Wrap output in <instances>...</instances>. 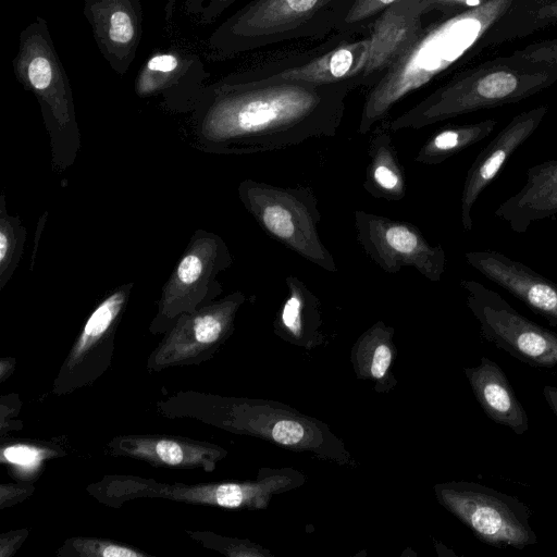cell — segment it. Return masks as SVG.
Instances as JSON below:
<instances>
[{"label": "cell", "mask_w": 557, "mask_h": 557, "mask_svg": "<svg viewBox=\"0 0 557 557\" xmlns=\"http://www.w3.org/2000/svg\"><path fill=\"white\" fill-rule=\"evenodd\" d=\"M359 79L337 84L255 83L235 72L207 84L189 116V144L213 154L278 151L333 137Z\"/></svg>", "instance_id": "6da1fadb"}, {"label": "cell", "mask_w": 557, "mask_h": 557, "mask_svg": "<svg viewBox=\"0 0 557 557\" xmlns=\"http://www.w3.org/2000/svg\"><path fill=\"white\" fill-rule=\"evenodd\" d=\"M354 0H251L209 36L208 52L223 60L285 41L322 38L337 29Z\"/></svg>", "instance_id": "7a4b0ae2"}, {"label": "cell", "mask_w": 557, "mask_h": 557, "mask_svg": "<svg viewBox=\"0 0 557 557\" xmlns=\"http://www.w3.org/2000/svg\"><path fill=\"white\" fill-rule=\"evenodd\" d=\"M12 66L17 82L38 101L49 135L52 170L62 173L78 156L81 131L71 83L44 17L36 16L20 33Z\"/></svg>", "instance_id": "3957f363"}, {"label": "cell", "mask_w": 557, "mask_h": 557, "mask_svg": "<svg viewBox=\"0 0 557 557\" xmlns=\"http://www.w3.org/2000/svg\"><path fill=\"white\" fill-rule=\"evenodd\" d=\"M462 14L423 29L411 46L370 87L361 110L358 133L368 134L393 107L430 83L457 60L475 39L479 21Z\"/></svg>", "instance_id": "277c9868"}, {"label": "cell", "mask_w": 557, "mask_h": 557, "mask_svg": "<svg viewBox=\"0 0 557 557\" xmlns=\"http://www.w3.org/2000/svg\"><path fill=\"white\" fill-rule=\"evenodd\" d=\"M244 208L273 239L321 269L336 273L334 256L319 234L321 212L308 186H277L252 178L237 187Z\"/></svg>", "instance_id": "5b68a950"}, {"label": "cell", "mask_w": 557, "mask_h": 557, "mask_svg": "<svg viewBox=\"0 0 557 557\" xmlns=\"http://www.w3.org/2000/svg\"><path fill=\"white\" fill-rule=\"evenodd\" d=\"M232 263V253L221 236L202 228L195 231L161 289L149 332L164 334L182 314L215 301L223 292L218 276Z\"/></svg>", "instance_id": "8992f818"}, {"label": "cell", "mask_w": 557, "mask_h": 557, "mask_svg": "<svg viewBox=\"0 0 557 557\" xmlns=\"http://www.w3.org/2000/svg\"><path fill=\"white\" fill-rule=\"evenodd\" d=\"M460 286L484 339L531 367L557 366V333L529 320L476 281L461 280Z\"/></svg>", "instance_id": "52a82bcc"}, {"label": "cell", "mask_w": 557, "mask_h": 557, "mask_svg": "<svg viewBox=\"0 0 557 557\" xmlns=\"http://www.w3.org/2000/svg\"><path fill=\"white\" fill-rule=\"evenodd\" d=\"M133 287V282L119 285L89 313L52 382L54 395H69L90 386L109 370L115 350L116 331Z\"/></svg>", "instance_id": "ba28073f"}, {"label": "cell", "mask_w": 557, "mask_h": 557, "mask_svg": "<svg viewBox=\"0 0 557 557\" xmlns=\"http://www.w3.org/2000/svg\"><path fill=\"white\" fill-rule=\"evenodd\" d=\"M441 496L485 544L522 549L537 542L530 524L531 509L513 496L466 482L446 485Z\"/></svg>", "instance_id": "9c48e42d"}, {"label": "cell", "mask_w": 557, "mask_h": 557, "mask_svg": "<svg viewBox=\"0 0 557 557\" xmlns=\"http://www.w3.org/2000/svg\"><path fill=\"white\" fill-rule=\"evenodd\" d=\"M245 300L246 296L236 290L182 314L148 356L147 370L200 366L211 359L232 333L235 315Z\"/></svg>", "instance_id": "30bf717a"}, {"label": "cell", "mask_w": 557, "mask_h": 557, "mask_svg": "<svg viewBox=\"0 0 557 557\" xmlns=\"http://www.w3.org/2000/svg\"><path fill=\"white\" fill-rule=\"evenodd\" d=\"M354 224L361 248L385 273L412 268L431 282L442 280L445 250L432 245L414 224L363 210L354 211Z\"/></svg>", "instance_id": "8fae6325"}, {"label": "cell", "mask_w": 557, "mask_h": 557, "mask_svg": "<svg viewBox=\"0 0 557 557\" xmlns=\"http://www.w3.org/2000/svg\"><path fill=\"white\" fill-rule=\"evenodd\" d=\"M86 492L103 506L120 508L138 498H160L187 505L240 508L256 498L250 484L219 483H162L152 478L128 474H108L86 486Z\"/></svg>", "instance_id": "7c38bea8"}, {"label": "cell", "mask_w": 557, "mask_h": 557, "mask_svg": "<svg viewBox=\"0 0 557 557\" xmlns=\"http://www.w3.org/2000/svg\"><path fill=\"white\" fill-rule=\"evenodd\" d=\"M339 33L326 44L309 52L268 62L235 72L243 79L255 83L337 84L350 79L361 82V73L369 55V37L347 41ZM362 85V82H361Z\"/></svg>", "instance_id": "4fadbf2b"}, {"label": "cell", "mask_w": 557, "mask_h": 557, "mask_svg": "<svg viewBox=\"0 0 557 557\" xmlns=\"http://www.w3.org/2000/svg\"><path fill=\"white\" fill-rule=\"evenodd\" d=\"M210 73L200 57L183 50L152 53L134 81L139 98L158 99L172 113H190L205 90Z\"/></svg>", "instance_id": "5bb4252c"}, {"label": "cell", "mask_w": 557, "mask_h": 557, "mask_svg": "<svg viewBox=\"0 0 557 557\" xmlns=\"http://www.w3.org/2000/svg\"><path fill=\"white\" fill-rule=\"evenodd\" d=\"M106 454L146 462L154 468L214 471L226 451L220 446L181 435L124 434L106 444Z\"/></svg>", "instance_id": "9a60e30c"}, {"label": "cell", "mask_w": 557, "mask_h": 557, "mask_svg": "<svg viewBox=\"0 0 557 557\" xmlns=\"http://www.w3.org/2000/svg\"><path fill=\"white\" fill-rule=\"evenodd\" d=\"M83 13L100 53L115 73L124 75L143 37L140 0H84Z\"/></svg>", "instance_id": "2e32d148"}, {"label": "cell", "mask_w": 557, "mask_h": 557, "mask_svg": "<svg viewBox=\"0 0 557 557\" xmlns=\"http://www.w3.org/2000/svg\"><path fill=\"white\" fill-rule=\"evenodd\" d=\"M469 265L557 326V283L527 264L494 250L465 253Z\"/></svg>", "instance_id": "e0dca14e"}, {"label": "cell", "mask_w": 557, "mask_h": 557, "mask_svg": "<svg viewBox=\"0 0 557 557\" xmlns=\"http://www.w3.org/2000/svg\"><path fill=\"white\" fill-rule=\"evenodd\" d=\"M546 108L516 116L476 156L470 165L460 197V222L465 232L473 228L472 209L482 191L496 178L516 150L540 126Z\"/></svg>", "instance_id": "ac0fdd59"}, {"label": "cell", "mask_w": 557, "mask_h": 557, "mask_svg": "<svg viewBox=\"0 0 557 557\" xmlns=\"http://www.w3.org/2000/svg\"><path fill=\"white\" fill-rule=\"evenodd\" d=\"M422 16L421 0H398L372 21L369 55L361 73L363 87L373 86L419 37Z\"/></svg>", "instance_id": "d6986e66"}, {"label": "cell", "mask_w": 557, "mask_h": 557, "mask_svg": "<svg viewBox=\"0 0 557 557\" xmlns=\"http://www.w3.org/2000/svg\"><path fill=\"white\" fill-rule=\"evenodd\" d=\"M494 214L516 233H524L531 224L557 215V160L529 168L524 185L500 203Z\"/></svg>", "instance_id": "ffe728a7"}, {"label": "cell", "mask_w": 557, "mask_h": 557, "mask_svg": "<svg viewBox=\"0 0 557 557\" xmlns=\"http://www.w3.org/2000/svg\"><path fill=\"white\" fill-rule=\"evenodd\" d=\"M466 374L485 414L494 422L522 435L529 429V419L513 388L499 366L487 357L480 364L468 368Z\"/></svg>", "instance_id": "44dd1931"}, {"label": "cell", "mask_w": 557, "mask_h": 557, "mask_svg": "<svg viewBox=\"0 0 557 557\" xmlns=\"http://www.w3.org/2000/svg\"><path fill=\"white\" fill-rule=\"evenodd\" d=\"M391 133L389 122H382L372 132L362 186L373 198L399 201L406 195L407 184Z\"/></svg>", "instance_id": "7402d4cb"}, {"label": "cell", "mask_w": 557, "mask_h": 557, "mask_svg": "<svg viewBox=\"0 0 557 557\" xmlns=\"http://www.w3.org/2000/svg\"><path fill=\"white\" fill-rule=\"evenodd\" d=\"M496 121L453 125L432 134L418 150L414 161L424 165H437L487 137Z\"/></svg>", "instance_id": "603a6c76"}, {"label": "cell", "mask_w": 557, "mask_h": 557, "mask_svg": "<svg viewBox=\"0 0 557 557\" xmlns=\"http://www.w3.org/2000/svg\"><path fill=\"white\" fill-rule=\"evenodd\" d=\"M65 454L50 442L5 440L4 436L1 440L0 461L7 466L8 473L21 482L36 481L48 460Z\"/></svg>", "instance_id": "cb8c5ba5"}, {"label": "cell", "mask_w": 557, "mask_h": 557, "mask_svg": "<svg viewBox=\"0 0 557 557\" xmlns=\"http://www.w3.org/2000/svg\"><path fill=\"white\" fill-rule=\"evenodd\" d=\"M27 231L16 214L7 209L5 195H0V289L9 283L23 256Z\"/></svg>", "instance_id": "d4e9b609"}, {"label": "cell", "mask_w": 557, "mask_h": 557, "mask_svg": "<svg viewBox=\"0 0 557 557\" xmlns=\"http://www.w3.org/2000/svg\"><path fill=\"white\" fill-rule=\"evenodd\" d=\"M58 557H153L133 545L94 536L67 537L55 550Z\"/></svg>", "instance_id": "484cf974"}, {"label": "cell", "mask_w": 557, "mask_h": 557, "mask_svg": "<svg viewBox=\"0 0 557 557\" xmlns=\"http://www.w3.org/2000/svg\"><path fill=\"white\" fill-rule=\"evenodd\" d=\"M396 1L398 0H354L336 30L343 34L360 30Z\"/></svg>", "instance_id": "4316f807"}, {"label": "cell", "mask_w": 557, "mask_h": 557, "mask_svg": "<svg viewBox=\"0 0 557 557\" xmlns=\"http://www.w3.org/2000/svg\"><path fill=\"white\" fill-rule=\"evenodd\" d=\"M185 533L202 547L220 552L227 556L256 555V552L245 543L223 537L212 531L185 530Z\"/></svg>", "instance_id": "83f0119b"}, {"label": "cell", "mask_w": 557, "mask_h": 557, "mask_svg": "<svg viewBox=\"0 0 557 557\" xmlns=\"http://www.w3.org/2000/svg\"><path fill=\"white\" fill-rule=\"evenodd\" d=\"M238 0H185V10L198 18L200 24H211Z\"/></svg>", "instance_id": "f1b7e54d"}, {"label": "cell", "mask_w": 557, "mask_h": 557, "mask_svg": "<svg viewBox=\"0 0 557 557\" xmlns=\"http://www.w3.org/2000/svg\"><path fill=\"white\" fill-rule=\"evenodd\" d=\"M22 401L18 394L11 393L0 397V435L5 436L8 432L21 430L23 423L14 420L20 413Z\"/></svg>", "instance_id": "f546056e"}, {"label": "cell", "mask_w": 557, "mask_h": 557, "mask_svg": "<svg viewBox=\"0 0 557 557\" xmlns=\"http://www.w3.org/2000/svg\"><path fill=\"white\" fill-rule=\"evenodd\" d=\"M35 492L33 482L1 483L0 509L13 507L28 499Z\"/></svg>", "instance_id": "4dcf8cb0"}, {"label": "cell", "mask_w": 557, "mask_h": 557, "mask_svg": "<svg viewBox=\"0 0 557 557\" xmlns=\"http://www.w3.org/2000/svg\"><path fill=\"white\" fill-rule=\"evenodd\" d=\"M304 433L302 425L292 420L278 421L272 430L273 438L283 445L297 444L302 440Z\"/></svg>", "instance_id": "1f68e13d"}, {"label": "cell", "mask_w": 557, "mask_h": 557, "mask_svg": "<svg viewBox=\"0 0 557 557\" xmlns=\"http://www.w3.org/2000/svg\"><path fill=\"white\" fill-rule=\"evenodd\" d=\"M29 534L27 528L11 530L0 534V557H13Z\"/></svg>", "instance_id": "d6a6232c"}, {"label": "cell", "mask_w": 557, "mask_h": 557, "mask_svg": "<svg viewBox=\"0 0 557 557\" xmlns=\"http://www.w3.org/2000/svg\"><path fill=\"white\" fill-rule=\"evenodd\" d=\"M391 363L389 348L381 344L376 347L371 364V373L374 377H382Z\"/></svg>", "instance_id": "836d02e7"}, {"label": "cell", "mask_w": 557, "mask_h": 557, "mask_svg": "<svg viewBox=\"0 0 557 557\" xmlns=\"http://www.w3.org/2000/svg\"><path fill=\"white\" fill-rule=\"evenodd\" d=\"M16 359L14 357L0 358V383H4L14 372Z\"/></svg>", "instance_id": "e575fe53"}, {"label": "cell", "mask_w": 557, "mask_h": 557, "mask_svg": "<svg viewBox=\"0 0 557 557\" xmlns=\"http://www.w3.org/2000/svg\"><path fill=\"white\" fill-rule=\"evenodd\" d=\"M543 395L545 397V400L554 414L557 418V387L552 385H545L543 387Z\"/></svg>", "instance_id": "d590c367"}]
</instances>
